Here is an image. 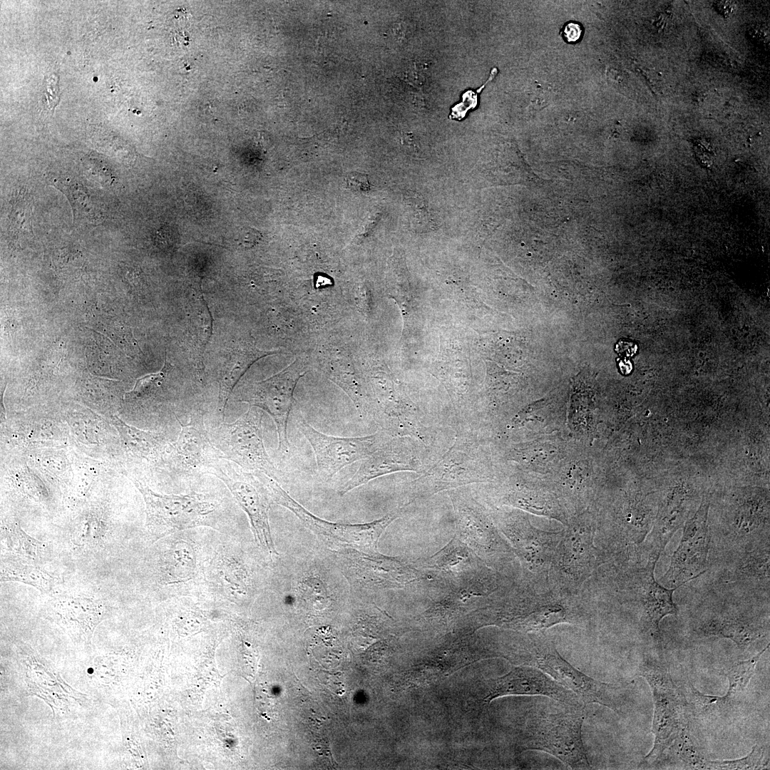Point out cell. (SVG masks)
I'll list each match as a JSON object with an SVG mask.
<instances>
[{
	"label": "cell",
	"instance_id": "obj_24",
	"mask_svg": "<svg viewBox=\"0 0 770 770\" xmlns=\"http://www.w3.org/2000/svg\"><path fill=\"white\" fill-rule=\"evenodd\" d=\"M504 534L512 543L515 553L530 570L544 567L553 559L555 544L560 538L555 534L539 533L533 528L505 526Z\"/></svg>",
	"mask_w": 770,
	"mask_h": 770
},
{
	"label": "cell",
	"instance_id": "obj_20",
	"mask_svg": "<svg viewBox=\"0 0 770 770\" xmlns=\"http://www.w3.org/2000/svg\"><path fill=\"white\" fill-rule=\"evenodd\" d=\"M768 631L766 620L747 610L726 607L708 612L697 621L694 628L699 637L729 639L742 650L766 635Z\"/></svg>",
	"mask_w": 770,
	"mask_h": 770
},
{
	"label": "cell",
	"instance_id": "obj_28",
	"mask_svg": "<svg viewBox=\"0 0 770 770\" xmlns=\"http://www.w3.org/2000/svg\"><path fill=\"white\" fill-rule=\"evenodd\" d=\"M1 537L4 548L14 556L35 563L44 556V544L26 534L16 523L1 527Z\"/></svg>",
	"mask_w": 770,
	"mask_h": 770
},
{
	"label": "cell",
	"instance_id": "obj_23",
	"mask_svg": "<svg viewBox=\"0 0 770 770\" xmlns=\"http://www.w3.org/2000/svg\"><path fill=\"white\" fill-rule=\"evenodd\" d=\"M278 353L279 351L260 349L251 341L240 342L232 350L222 365L218 378L219 391L216 411L222 421L230 396L243 375L259 359Z\"/></svg>",
	"mask_w": 770,
	"mask_h": 770
},
{
	"label": "cell",
	"instance_id": "obj_4",
	"mask_svg": "<svg viewBox=\"0 0 770 770\" xmlns=\"http://www.w3.org/2000/svg\"><path fill=\"white\" fill-rule=\"evenodd\" d=\"M637 672L648 682L652 693L654 709L652 732L654 741L643 763L654 764L687 730V702L674 684L666 667L657 660L644 657L638 666Z\"/></svg>",
	"mask_w": 770,
	"mask_h": 770
},
{
	"label": "cell",
	"instance_id": "obj_37",
	"mask_svg": "<svg viewBox=\"0 0 770 770\" xmlns=\"http://www.w3.org/2000/svg\"><path fill=\"white\" fill-rule=\"evenodd\" d=\"M242 243L245 247L255 245L261 239V233L252 227H246L242 232Z\"/></svg>",
	"mask_w": 770,
	"mask_h": 770
},
{
	"label": "cell",
	"instance_id": "obj_35",
	"mask_svg": "<svg viewBox=\"0 0 770 770\" xmlns=\"http://www.w3.org/2000/svg\"><path fill=\"white\" fill-rule=\"evenodd\" d=\"M560 34L565 42L575 44L582 40L584 28L578 21H568L560 29Z\"/></svg>",
	"mask_w": 770,
	"mask_h": 770
},
{
	"label": "cell",
	"instance_id": "obj_34",
	"mask_svg": "<svg viewBox=\"0 0 770 770\" xmlns=\"http://www.w3.org/2000/svg\"><path fill=\"white\" fill-rule=\"evenodd\" d=\"M223 568L220 571L223 585L232 595H245L247 590V579L241 570L231 563H223Z\"/></svg>",
	"mask_w": 770,
	"mask_h": 770
},
{
	"label": "cell",
	"instance_id": "obj_21",
	"mask_svg": "<svg viewBox=\"0 0 770 770\" xmlns=\"http://www.w3.org/2000/svg\"><path fill=\"white\" fill-rule=\"evenodd\" d=\"M694 496L684 488H674L664 496L643 547L647 556L659 558L675 532L694 515Z\"/></svg>",
	"mask_w": 770,
	"mask_h": 770
},
{
	"label": "cell",
	"instance_id": "obj_30",
	"mask_svg": "<svg viewBox=\"0 0 770 770\" xmlns=\"http://www.w3.org/2000/svg\"><path fill=\"white\" fill-rule=\"evenodd\" d=\"M764 748L756 744L752 747L749 754L741 759L734 760H707V769H762L766 766L764 763Z\"/></svg>",
	"mask_w": 770,
	"mask_h": 770
},
{
	"label": "cell",
	"instance_id": "obj_15",
	"mask_svg": "<svg viewBox=\"0 0 770 770\" xmlns=\"http://www.w3.org/2000/svg\"><path fill=\"white\" fill-rule=\"evenodd\" d=\"M176 419L181 429L177 440L167 448L168 466L177 475L210 474L223 457L211 441L202 414H193L185 424Z\"/></svg>",
	"mask_w": 770,
	"mask_h": 770
},
{
	"label": "cell",
	"instance_id": "obj_18",
	"mask_svg": "<svg viewBox=\"0 0 770 770\" xmlns=\"http://www.w3.org/2000/svg\"><path fill=\"white\" fill-rule=\"evenodd\" d=\"M659 559L648 558L644 566L632 575L630 589L641 612V623L657 645L662 642L659 624L668 615H676L678 607L673 593L678 587H667L655 580L654 568Z\"/></svg>",
	"mask_w": 770,
	"mask_h": 770
},
{
	"label": "cell",
	"instance_id": "obj_9",
	"mask_svg": "<svg viewBox=\"0 0 770 770\" xmlns=\"http://www.w3.org/2000/svg\"><path fill=\"white\" fill-rule=\"evenodd\" d=\"M210 474L225 484L247 514L259 547L272 557L277 555L269 523V510L272 502L260 478L225 458L218 461Z\"/></svg>",
	"mask_w": 770,
	"mask_h": 770
},
{
	"label": "cell",
	"instance_id": "obj_12",
	"mask_svg": "<svg viewBox=\"0 0 770 770\" xmlns=\"http://www.w3.org/2000/svg\"><path fill=\"white\" fill-rule=\"evenodd\" d=\"M296 424L312 447L318 473L325 481L344 467L366 458L390 436L381 431L358 437L327 435L314 428L302 416L297 417Z\"/></svg>",
	"mask_w": 770,
	"mask_h": 770
},
{
	"label": "cell",
	"instance_id": "obj_1",
	"mask_svg": "<svg viewBox=\"0 0 770 770\" xmlns=\"http://www.w3.org/2000/svg\"><path fill=\"white\" fill-rule=\"evenodd\" d=\"M520 665L541 671L570 690L584 704L596 703L620 714L625 704V687L596 680L573 667L558 652L545 634L523 636L505 656Z\"/></svg>",
	"mask_w": 770,
	"mask_h": 770
},
{
	"label": "cell",
	"instance_id": "obj_13",
	"mask_svg": "<svg viewBox=\"0 0 770 770\" xmlns=\"http://www.w3.org/2000/svg\"><path fill=\"white\" fill-rule=\"evenodd\" d=\"M423 445L411 436H389L361 461L354 474L338 490L343 496L378 477L399 471L423 472L431 463Z\"/></svg>",
	"mask_w": 770,
	"mask_h": 770
},
{
	"label": "cell",
	"instance_id": "obj_3",
	"mask_svg": "<svg viewBox=\"0 0 770 770\" xmlns=\"http://www.w3.org/2000/svg\"><path fill=\"white\" fill-rule=\"evenodd\" d=\"M266 488L272 503L292 512L302 523L327 546L377 555L379 540L386 528L398 517L401 508L380 519L366 523H342L320 518L294 500L277 481L262 473H255Z\"/></svg>",
	"mask_w": 770,
	"mask_h": 770
},
{
	"label": "cell",
	"instance_id": "obj_40",
	"mask_svg": "<svg viewBox=\"0 0 770 770\" xmlns=\"http://www.w3.org/2000/svg\"><path fill=\"white\" fill-rule=\"evenodd\" d=\"M620 367L621 370L626 371L625 373H628L631 370L632 366L629 361L623 360L620 362Z\"/></svg>",
	"mask_w": 770,
	"mask_h": 770
},
{
	"label": "cell",
	"instance_id": "obj_32",
	"mask_svg": "<svg viewBox=\"0 0 770 770\" xmlns=\"http://www.w3.org/2000/svg\"><path fill=\"white\" fill-rule=\"evenodd\" d=\"M674 744H677L679 759L687 766L697 769H707V760L693 744L687 734V730L680 735Z\"/></svg>",
	"mask_w": 770,
	"mask_h": 770
},
{
	"label": "cell",
	"instance_id": "obj_29",
	"mask_svg": "<svg viewBox=\"0 0 770 770\" xmlns=\"http://www.w3.org/2000/svg\"><path fill=\"white\" fill-rule=\"evenodd\" d=\"M196 567L193 547L185 540L175 542L165 557V575L169 582L185 581L191 578Z\"/></svg>",
	"mask_w": 770,
	"mask_h": 770
},
{
	"label": "cell",
	"instance_id": "obj_25",
	"mask_svg": "<svg viewBox=\"0 0 770 770\" xmlns=\"http://www.w3.org/2000/svg\"><path fill=\"white\" fill-rule=\"evenodd\" d=\"M51 607L68 629L84 639L91 637L104 612L100 601L86 597H58L53 600Z\"/></svg>",
	"mask_w": 770,
	"mask_h": 770
},
{
	"label": "cell",
	"instance_id": "obj_6",
	"mask_svg": "<svg viewBox=\"0 0 770 770\" xmlns=\"http://www.w3.org/2000/svg\"><path fill=\"white\" fill-rule=\"evenodd\" d=\"M484 466L475 440L458 437L439 458L411 483L409 501L431 496L441 491L481 482L486 478Z\"/></svg>",
	"mask_w": 770,
	"mask_h": 770
},
{
	"label": "cell",
	"instance_id": "obj_39",
	"mask_svg": "<svg viewBox=\"0 0 770 770\" xmlns=\"http://www.w3.org/2000/svg\"><path fill=\"white\" fill-rule=\"evenodd\" d=\"M717 8L720 9L721 12L724 14L729 15L733 11L734 4L730 1H720L717 2Z\"/></svg>",
	"mask_w": 770,
	"mask_h": 770
},
{
	"label": "cell",
	"instance_id": "obj_7",
	"mask_svg": "<svg viewBox=\"0 0 770 770\" xmlns=\"http://www.w3.org/2000/svg\"><path fill=\"white\" fill-rule=\"evenodd\" d=\"M307 361L297 357L277 374L245 386L239 401L266 411L273 419L278 435V451L289 450L287 436L289 417L299 380L307 372Z\"/></svg>",
	"mask_w": 770,
	"mask_h": 770
},
{
	"label": "cell",
	"instance_id": "obj_31",
	"mask_svg": "<svg viewBox=\"0 0 770 770\" xmlns=\"http://www.w3.org/2000/svg\"><path fill=\"white\" fill-rule=\"evenodd\" d=\"M31 200L26 193L20 194L12 204L10 214L11 230L14 233H32Z\"/></svg>",
	"mask_w": 770,
	"mask_h": 770
},
{
	"label": "cell",
	"instance_id": "obj_8",
	"mask_svg": "<svg viewBox=\"0 0 770 770\" xmlns=\"http://www.w3.org/2000/svg\"><path fill=\"white\" fill-rule=\"evenodd\" d=\"M491 623L538 632L560 623L583 625L589 612L577 603L552 598L516 599L486 608Z\"/></svg>",
	"mask_w": 770,
	"mask_h": 770
},
{
	"label": "cell",
	"instance_id": "obj_16",
	"mask_svg": "<svg viewBox=\"0 0 770 770\" xmlns=\"http://www.w3.org/2000/svg\"><path fill=\"white\" fill-rule=\"evenodd\" d=\"M450 497L456 515V538L488 565H496L498 559L510 553L474 498L461 492H452Z\"/></svg>",
	"mask_w": 770,
	"mask_h": 770
},
{
	"label": "cell",
	"instance_id": "obj_10",
	"mask_svg": "<svg viewBox=\"0 0 770 770\" xmlns=\"http://www.w3.org/2000/svg\"><path fill=\"white\" fill-rule=\"evenodd\" d=\"M137 486L146 506V527L155 540L174 532L206 524L216 505L199 495L154 493L140 483Z\"/></svg>",
	"mask_w": 770,
	"mask_h": 770
},
{
	"label": "cell",
	"instance_id": "obj_33",
	"mask_svg": "<svg viewBox=\"0 0 770 770\" xmlns=\"http://www.w3.org/2000/svg\"><path fill=\"white\" fill-rule=\"evenodd\" d=\"M172 369L173 366L165 357L164 365L160 371L138 379L133 390L130 391V394L133 396H140L155 391L160 386Z\"/></svg>",
	"mask_w": 770,
	"mask_h": 770
},
{
	"label": "cell",
	"instance_id": "obj_36",
	"mask_svg": "<svg viewBox=\"0 0 770 770\" xmlns=\"http://www.w3.org/2000/svg\"><path fill=\"white\" fill-rule=\"evenodd\" d=\"M346 183L348 188L352 190L365 191L369 188V183L365 175L351 173L347 175Z\"/></svg>",
	"mask_w": 770,
	"mask_h": 770
},
{
	"label": "cell",
	"instance_id": "obj_2",
	"mask_svg": "<svg viewBox=\"0 0 770 770\" xmlns=\"http://www.w3.org/2000/svg\"><path fill=\"white\" fill-rule=\"evenodd\" d=\"M585 707L536 706L518 735V750L545 751L573 769H591L582 741Z\"/></svg>",
	"mask_w": 770,
	"mask_h": 770
},
{
	"label": "cell",
	"instance_id": "obj_14",
	"mask_svg": "<svg viewBox=\"0 0 770 770\" xmlns=\"http://www.w3.org/2000/svg\"><path fill=\"white\" fill-rule=\"evenodd\" d=\"M412 565L424 576L430 574L449 590H489L492 586L485 563L456 537L432 556L416 560Z\"/></svg>",
	"mask_w": 770,
	"mask_h": 770
},
{
	"label": "cell",
	"instance_id": "obj_19",
	"mask_svg": "<svg viewBox=\"0 0 770 770\" xmlns=\"http://www.w3.org/2000/svg\"><path fill=\"white\" fill-rule=\"evenodd\" d=\"M507 695L545 696L565 705L585 707L570 690L559 684L545 673L528 666L514 667L507 674L489 682L483 702Z\"/></svg>",
	"mask_w": 770,
	"mask_h": 770
},
{
	"label": "cell",
	"instance_id": "obj_17",
	"mask_svg": "<svg viewBox=\"0 0 770 770\" xmlns=\"http://www.w3.org/2000/svg\"><path fill=\"white\" fill-rule=\"evenodd\" d=\"M348 578L355 585L366 588H403L407 584L423 578L422 573L412 564L399 558L379 554L371 555L348 551L343 558Z\"/></svg>",
	"mask_w": 770,
	"mask_h": 770
},
{
	"label": "cell",
	"instance_id": "obj_22",
	"mask_svg": "<svg viewBox=\"0 0 770 770\" xmlns=\"http://www.w3.org/2000/svg\"><path fill=\"white\" fill-rule=\"evenodd\" d=\"M590 530L575 528L561 536L553 558L561 575L574 584L583 581L594 569L596 555ZM576 585V584H575Z\"/></svg>",
	"mask_w": 770,
	"mask_h": 770
},
{
	"label": "cell",
	"instance_id": "obj_26",
	"mask_svg": "<svg viewBox=\"0 0 770 770\" xmlns=\"http://www.w3.org/2000/svg\"><path fill=\"white\" fill-rule=\"evenodd\" d=\"M767 645L761 651L747 660L736 661L727 669V677L729 689L727 694L722 697L704 694L690 684L691 692L697 704L702 706H713L721 709H727L734 704L745 690L752 677L755 667L764 652L768 649Z\"/></svg>",
	"mask_w": 770,
	"mask_h": 770
},
{
	"label": "cell",
	"instance_id": "obj_5",
	"mask_svg": "<svg viewBox=\"0 0 770 770\" xmlns=\"http://www.w3.org/2000/svg\"><path fill=\"white\" fill-rule=\"evenodd\" d=\"M262 423V412L250 406L235 421L222 422L209 434L223 458L247 471L262 473L277 481L281 473L265 447Z\"/></svg>",
	"mask_w": 770,
	"mask_h": 770
},
{
	"label": "cell",
	"instance_id": "obj_27",
	"mask_svg": "<svg viewBox=\"0 0 770 770\" xmlns=\"http://www.w3.org/2000/svg\"><path fill=\"white\" fill-rule=\"evenodd\" d=\"M16 581L32 585L42 592H48L55 583L54 578L35 563L14 556L2 558L1 582Z\"/></svg>",
	"mask_w": 770,
	"mask_h": 770
},
{
	"label": "cell",
	"instance_id": "obj_11",
	"mask_svg": "<svg viewBox=\"0 0 770 770\" xmlns=\"http://www.w3.org/2000/svg\"><path fill=\"white\" fill-rule=\"evenodd\" d=\"M709 504V496H704L694 515L682 527L679 544L659 580L664 587L679 588L707 571L712 538L708 523Z\"/></svg>",
	"mask_w": 770,
	"mask_h": 770
},
{
	"label": "cell",
	"instance_id": "obj_38",
	"mask_svg": "<svg viewBox=\"0 0 770 770\" xmlns=\"http://www.w3.org/2000/svg\"><path fill=\"white\" fill-rule=\"evenodd\" d=\"M616 351L618 352V354L627 356H630L636 352L637 346L635 344L631 342L620 341L616 346Z\"/></svg>",
	"mask_w": 770,
	"mask_h": 770
}]
</instances>
